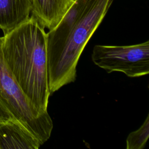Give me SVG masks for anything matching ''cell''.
I'll use <instances>...</instances> for the list:
<instances>
[{
	"instance_id": "obj_1",
	"label": "cell",
	"mask_w": 149,
	"mask_h": 149,
	"mask_svg": "<svg viewBox=\"0 0 149 149\" xmlns=\"http://www.w3.org/2000/svg\"><path fill=\"white\" fill-rule=\"evenodd\" d=\"M112 2V0H74L58 24L47 33L51 94L75 81L80 55Z\"/></svg>"
},
{
	"instance_id": "obj_2",
	"label": "cell",
	"mask_w": 149,
	"mask_h": 149,
	"mask_svg": "<svg viewBox=\"0 0 149 149\" xmlns=\"http://www.w3.org/2000/svg\"><path fill=\"white\" fill-rule=\"evenodd\" d=\"M5 62L17 84L41 113L48 112L47 33L32 16L2 37Z\"/></svg>"
},
{
	"instance_id": "obj_3",
	"label": "cell",
	"mask_w": 149,
	"mask_h": 149,
	"mask_svg": "<svg viewBox=\"0 0 149 149\" xmlns=\"http://www.w3.org/2000/svg\"><path fill=\"white\" fill-rule=\"evenodd\" d=\"M2 43V37H0V101L42 146L51 136V118L48 112H38L17 84L5 62Z\"/></svg>"
},
{
	"instance_id": "obj_4",
	"label": "cell",
	"mask_w": 149,
	"mask_h": 149,
	"mask_svg": "<svg viewBox=\"0 0 149 149\" xmlns=\"http://www.w3.org/2000/svg\"><path fill=\"white\" fill-rule=\"evenodd\" d=\"M93 63L108 73L120 72L130 77L149 73V41L130 45H95Z\"/></svg>"
},
{
	"instance_id": "obj_5",
	"label": "cell",
	"mask_w": 149,
	"mask_h": 149,
	"mask_svg": "<svg viewBox=\"0 0 149 149\" xmlns=\"http://www.w3.org/2000/svg\"><path fill=\"white\" fill-rule=\"evenodd\" d=\"M37 139L16 119L0 122V149H38Z\"/></svg>"
},
{
	"instance_id": "obj_6",
	"label": "cell",
	"mask_w": 149,
	"mask_h": 149,
	"mask_svg": "<svg viewBox=\"0 0 149 149\" xmlns=\"http://www.w3.org/2000/svg\"><path fill=\"white\" fill-rule=\"evenodd\" d=\"M74 0H31V16L44 28L55 27Z\"/></svg>"
},
{
	"instance_id": "obj_7",
	"label": "cell",
	"mask_w": 149,
	"mask_h": 149,
	"mask_svg": "<svg viewBox=\"0 0 149 149\" xmlns=\"http://www.w3.org/2000/svg\"><path fill=\"white\" fill-rule=\"evenodd\" d=\"M31 0H0V29L8 33L30 17Z\"/></svg>"
},
{
	"instance_id": "obj_8",
	"label": "cell",
	"mask_w": 149,
	"mask_h": 149,
	"mask_svg": "<svg viewBox=\"0 0 149 149\" xmlns=\"http://www.w3.org/2000/svg\"><path fill=\"white\" fill-rule=\"evenodd\" d=\"M149 137V115L136 130L129 133L126 139V149H143Z\"/></svg>"
},
{
	"instance_id": "obj_9",
	"label": "cell",
	"mask_w": 149,
	"mask_h": 149,
	"mask_svg": "<svg viewBox=\"0 0 149 149\" xmlns=\"http://www.w3.org/2000/svg\"><path fill=\"white\" fill-rule=\"evenodd\" d=\"M10 119H16L7 108L0 101V122H3Z\"/></svg>"
}]
</instances>
